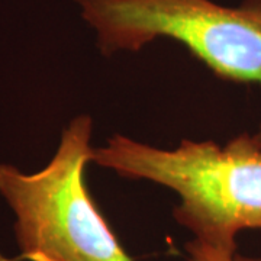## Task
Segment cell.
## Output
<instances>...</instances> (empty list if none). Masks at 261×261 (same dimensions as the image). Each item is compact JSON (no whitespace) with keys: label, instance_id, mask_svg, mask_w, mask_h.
Here are the masks:
<instances>
[{"label":"cell","instance_id":"1","mask_svg":"<svg viewBox=\"0 0 261 261\" xmlns=\"http://www.w3.org/2000/svg\"><path fill=\"white\" fill-rule=\"evenodd\" d=\"M92 163L176 192L174 219L215 250L237 252L238 233L261 229V126L225 145L183 140L173 149L116 134L93 148Z\"/></svg>","mask_w":261,"mask_h":261},{"label":"cell","instance_id":"2","mask_svg":"<svg viewBox=\"0 0 261 261\" xmlns=\"http://www.w3.org/2000/svg\"><path fill=\"white\" fill-rule=\"evenodd\" d=\"M93 119L79 115L61 134L54 157L37 173L0 164V196L15 214L20 258L132 261L90 196Z\"/></svg>","mask_w":261,"mask_h":261},{"label":"cell","instance_id":"3","mask_svg":"<svg viewBox=\"0 0 261 261\" xmlns=\"http://www.w3.org/2000/svg\"><path fill=\"white\" fill-rule=\"evenodd\" d=\"M105 56L173 39L224 80L261 84V0H74Z\"/></svg>","mask_w":261,"mask_h":261},{"label":"cell","instance_id":"4","mask_svg":"<svg viewBox=\"0 0 261 261\" xmlns=\"http://www.w3.org/2000/svg\"><path fill=\"white\" fill-rule=\"evenodd\" d=\"M186 251V261H261V258L244 257V255H238L237 252L219 251L196 240L187 244Z\"/></svg>","mask_w":261,"mask_h":261},{"label":"cell","instance_id":"5","mask_svg":"<svg viewBox=\"0 0 261 261\" xmlns=\"http://www.w3.org/2000/svg\"><path fill=\"white\" fill-rule=\"evenodd\" d=\"M35 261H53V260H44V258H41V260H35Z\"/></svg>","mask_w":261,"mask_h":261}]
</instances>
